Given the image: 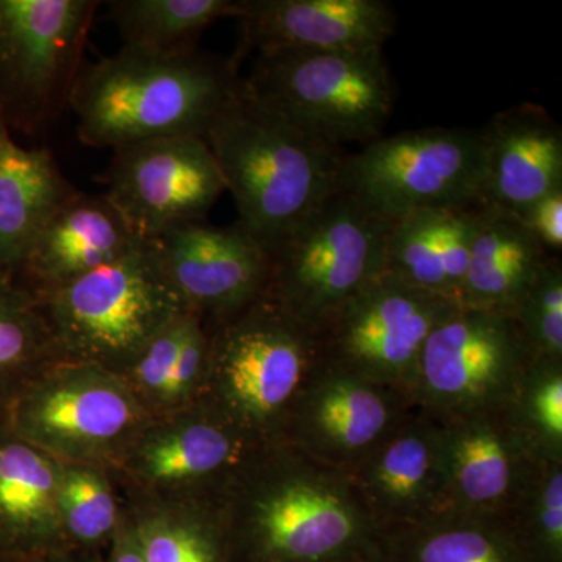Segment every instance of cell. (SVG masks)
<instances>
[{"instance_id": "obj_39", "label": "cell", "mask_w": 562, "mask_h": 562, "mask_svg": "<svg viewBox=\"0 0 562 562\" xmlns=\"http://www.w3.org/2000/svg\"><path fill=\"white\" fill-rule=\"evenodd\" d=\"M0 562H22V561L14 560V558L9 557V554L0 552Z\"/></svg>"}, {"instance_id": "obj_11", "label": "cell", "mask_w": 562, "mask_h": 562, "mask_svg": "<svg viewBox=\"0 0 562 562\" xmlns=\"http://www.w3.org/2000/svg\"><path fill=\"white\" fill-rule=\"evenodd\" d=\"M531 361L513 313L458 305L425 341L409 398L439 420L502 408Z\"/></svg>"}, {"instance_id": "obj_12", "label": "cell", "mask_w": 562, "mask_h": 562, "mask_svg": "<svg viewBox=\"0 0 562 562\" xmlns=\"http://www.w3.org/2000/svg\"><path fill=\"white\" fill-rule=\"evenodd\" d=\"M261 446L195 403L150 417L111 473L122 490L146 497L217 506Z\"/></svg>"}, {"instance_id": "obj_28", "label": "cell", "mask_w": 562, "mask_h": 562, "mask_svg": "<svg viewBox=\"0 0 562 562\" xmlns=\"http://www.w3.org/2000/svg\"><path fill=\"white\" fill-rule=\"evenodd\" d=\"M109 18L125 47L179 54L198 49L214 22L238 16L239 0H111Z\"/></svg>"}, {"instance_id": "obj_20", "label": "cell", "mask_w": 562, "mask_h": 562, "mask_svg": "<svg viewBox=\"0 0 562 562\" xmlns=\"http://www.w3.org/2000/svg\"><path fill=\"white\" fill-rule=\"evenodd\" d=\"M139 241L105 195L77 190L36 236L13 280L40 303Z\"/></svg>"}, {"instance_id": "obj_3", "label": "cell", "mask_w": 562, "mask_h": 562, "mask_svg": "<svg viewBox=\"0 0 562 562\" xmlns=\"http://www.w3.org/2000/svg\"><path fill=\"white\" fill-rule=\"evenodd\" d=\"M239 224L271 251L339 190L346 151L303 131L244 88L206 131Z\"/></svg>"}, {"instance_id": "obj_31", "label": "cell", "mask_w": 562, "mask_h": 562, "mask_svg": "<svg viewBox=\"0 0 562 562\" xmlns=\"http://www.w3.org/2000/svg\"><path fill=\"white\" fill-rule=\"evenodd\" d=\"M509 414L546 460H562V360L532 358Z\"/></svg>"}, {"instance_id": "obj_27", "label": "cell", "mask_w": 562, "mask_h": 562, "mask_svg": "<svg viewBox=\"0 0 562 562\" xmlns=\"http://www.w3.org/2000/svg\"><path fill=\"white\" fill-rule=\"evenodd\" d=\"M120 492L146 562H232L216 506Z\"/></svg>"}, {"instance_id": "obj_26", "label": "cell", "mask_w": 562, "mask_h": 562, "mask_svg": "<svg viewBox=\"0 0 562 562\" xmlns=\"http://www.w3.org/2000/svg\"><path fill=\"white\" fill-rule=\"evenodd\" d=\"M383 562H531L501 517L441 513L380 532Z\"/></svg>"}, {"instance_id": "obj_34", "label": "cell", "mask_w": 562, "mask_h": 562, "mask_svg": "<svg viewBox=\"0 0 562 562\" xmlns=\"http://www.w3.org/2000/svg\"><path fill=\"white\" fill-rule=\"evenodd\" d=\"M187 322L188 312L181 313L158 331L122 372V380L150 417L161 416L165 409L166 394L179 358Z\"/></svg>"}, {"instance_id": "obj_33", "label": "cell", "mask_w": 562, "mask_h": 562, "mask_svg": "<svg viewBox=\"0 0 562 562\" xmlns=\"http://www.w3.org/2000/svg\"><path fill=\"white\" fill-rule=\"evenodd\" d=\"M532 358L562 360V262L550 257L514 308Z\"/></svg>"}, {"instance_id": "obj_5", "label": "cell", "mask_w": 562, "mask_h": 562, "mask_svg": "<svg viewBox=\"0 0 562 562\" xmlns=\"http://www.w3.org/2000/svg\"><path fill=\"white\" fill-rule=\"evenodd\" d=\"M61 360L122 375L147 342L187 312L154 241L40 302Z\"/></svg>"}, {"instance_id": "obj_6", "label": "cell", "mask_w": 562, "mask_h": 562, "mask_svg": "<svg viewBox=\"0 0 562 562\" xmlns=\"http://www.w3.org/2000/svg\"><path fill=\"white\" fill-rule=\"evenodd\" d=\"M257 54L244 88L292 124L341 149L382 136L395 102L383 50Z\"/></svg>"}, {"instance_id": "obj_1", "label": "cell", "mask_w": 562, "mask_h": 562, "mask_svg": "<svg viewBox=\"0 0 562 562\" xmlns=\"http://www.w3.org/2000/svg\"><path fill=\"white\" fill-rule=\"evenodd\" d=\"M216 508L232 562H350L379 546L349 473L283 441L251 454Z\"/></svg>"}, {"instance_id": "obj_16", "label": "cell", "mask_w": 562, "mask_h": 562, "mask_svg": "<svg viewBox=\"0 0 562 562\" xmlns=\"http://www.w3.org/2000/svg\"><path fill=\"white\" fill-rule=\"evenodd\" d=\"M154 243L184 310L209 325L268 294L271 255L238 221L228 227L184 222Z\"/></svg>"}, {"instance_id": "obj_7", "label": "cell", "mask_w": 562, "mask_h": 562, "mask_svg": "<svg viewBox=\"0 0 562 562\" xmlns=\"http://www.w3.org/2000/svg\"><path fill=\"white\" fill-rule=\"evenodd\" d=\"M392 222L338 191L271 251L268 295L317 328L386 268Z\"/></svg>"}, {"instance_id": "obj_9", "label": "cell", "mask_w": 562, "mask_h": 562, "mask_svg": "<svg viewBox=\"0 0 562 562\" xmlns=\"http://www.w3.org/2000/svg\"><path fill=\"white\" fill-rule=\"evenodd\" d=\"M99 0H0V124L33 136L69 109Z\"/></svg>"}, {"instance_id": "obj_29", "label": "cell", "mask_w": 562, "mask_h": 562, "mask_svg": "<svg viewBox=\"0 0 562 562\" xmlns=\"http://www.w3.org/2000/svg\"><path fill=\"white\" fill-rule=\"evenodd\" d=\"M61 361L43 310L0 272V417L35 376Z\"/></svg>"}, {"instance_id": "obj_32", "label": "cell", "mask_w": 562, "mask_h": 562, "mask_svg": "<svg viewBox=\"0 0 562 562\" xmlns=\"http://www.w3.org/2000/svg\"><path fill=\"white\" fill-rule=\"evenodd\" d=\"M506 522L531 562H562V460L539 464Z\"/></svg>"}, {"instance_id": "obj_30", "label": "cell", "mask_w": 562, "mask_h": 562, "mask_svg": "<svg viewBox=\"0 0 562 562\" xmlns=\"http://www.w3.org/2000/svg\"><path fill=\"white\" fill-rule=\"evenodd\" d=\"M58 520L66 549L105 553L124 516L120 487L110 469L61 462Z\"/></svg>"}, {"instance_id": "obj_10", "label": "cell", "mask_w": 562, "mask_h": 562, "mask_svg": "<svg viewBox=\"0 0 562 562\" xmlns=\"http://www.w3.org/2000/svg\"><path fill=\"white\" fill-rule=\"evenodd\" d=\"M483 144L473 128L427 127L380 136L347 154L339 190L384 220L482 203Z\"/></svg>"}, {"instance_id": "obj_24", "label": "cell", "mask_w": 562, "mask_h": 562, "mask_svg": "<svg viewBox=\"0 0 562 562\" xmlns=\"http://www.w3.org/2000/svg\"><path fill=\"white\" fill-rule=\"evenodd\" d=\"M76 192L49 149H24L0 124V272L14 276L36 236Z\"/></svg>"}, {"instance_id": "obj_8", "label": "cell", "mask_w": 562, "mask_h": 562, "mask_svg": "<svg viewBox=\"0 0 562 562\" xmlns=\"http://www.w3.org/2000/svg\"><path fill=\"white\" fill-rule=\"evenodd\" d=\"M150 419L117 373L61 360L32 380L0 417L60 462L113 471Z\"/></svg>"}, {"instance_id": "obj_23", "label": "cell", "mask_w": 562, "mask_h": 562, "mask_svg": "<svg viewBox=\"0 0 562 562\" xmlns=\"http://www.w3.org/2000/svg\"><path fill=\"white\" fill-rule=\"evenodd\" d=\"M479 205L417 211L392 222L384 273L458 305Z\"/></svg>"}, {"instance_id": "obj_21", "label": "cell", "mask_w": 562, "mask_h": 562, "mask_svg": "<svg viewBox=\"0 0 562 562\" xmlns=\"http://www.w3.org/2000/svg\"><path fill=\"white\" fill-rule=\"evenodd\" d=\"M480 135L486 205L519 214L562 188V128L543 106L522 103L503 110Z\"/></svg>"}, {"instance_id": "obj_36", "label": "cell", "mask_w": 562, "mask_h": 562, "mask_svg": "<svg viewBox=\"0 0 562 562\" xmlns=\"http://www.w3.org/2000/svg\"><path fill=\"white\" fill-rule=\"evenodd\" d=\"M105 562H146L125 509L120 527L106 549Z\"/></svg>"}, {"instance_id": "obj_15", "label": "cell", "mask_w": 562, "mask_h": 562, "mask_svg": "<svg viewBox=\"0 0 562 562\" xmlns=\"http://www.w3.org/2000/svg\"><path fill=\"white\" fill-rule=\"evenodd\" d=\"M416 408L405 392L369 382L321 358L288 414L280 441L350 473Z\"/></svg>"}, {"instance_id": "obj_17", "label": "cell", "mask_w": 562, "mask_h": 562, "mask_svg": "<svg viewBox=\"0 0 562 562\" xmlns=\"http://www.w3.org/2000/svg\"><path fill=\"white\" fill-rule=\"evenodd\" d=\"M443 513L508 519L546 458L508 406L441 420Z\"/></svg>"}, {"instance_id": "obj_35", "label": "cell", "mask_w": 562, "mask_h": 562, "mask_svg": "<svg viewBox=\"0 0 562 562\" xmlns=\"http://www.w3.org/2000/svg\"><path fill=\"white\" fill-rule=\"evenodd\" d=\"M516 216L550 257H560L562 250V188L532 202Z\"/></svg>"}, {"instance_id": "obj_37", "label": "cell", "mask_w": 562, "mask_h": 562, "mask_svg": "<svg viewBox=\"0 0 562 562\" xmlns=\"http://www.w3.org/2000/svg\"><path fill=\"white\" fill-rule=\"evenodd\" d=\"M33 562H105V553L74 552V550H66V552L50 554V557Z\"/></svg>"}, {"instance_id": "obj_13", "label": "cell", "mask_w": 562, "mask_h": 562, "mask_svg": "<svg viewBox=\"0 0 562 562\" xmlns=\"http://www.w3.org/2000/svg\"><path fill=\"white\" fill-rule=\"evenodd\" d=\"M454 306L383 272L317 328L322 361L408 394L425 341Z\"/></svg>"}, {"instance_id": "obj_25", "label": "cell", "mask_w": 562, "mask_h": 562, "mask_svg": "<svg viewBox=\"0 0 562 562\" xmlns=\"http://www.w3.org/2000/svg\"><path fill=\"white\" fill-rule=\"evenodd\" d=\"M549 258L516 214L480 203L458 305L513 313Z\"/></svg>"}, {"instance_id": "obj_2", "label": "cell", "mask_w": 562, "mask_h": 562, "mask_svg": "<svg viewBox=\"0 0 562 562\" xmlns=\"http://www.w3.org/2000/svg\"><path fill=\"white\" fill-rule=\"evenodd\" d=\"M241 80L233 58L124 46L81 68L69 109L81 143L99 149L169 136L205 138Z\"/></svg>"}, {"instance_id": "obj_38", "label": "cell", "mask_w": 562, "mask_h": 562, "mask_svg": "<svg viewBox=\"0 0 562 562\" xmlns=\"http://www.w3.org/2000/svg\"><path fill=\"white\" fill-rule=\"evenodd\" d=\"M350 562H383L380 560L379 554L371 553V554H364V557L357 558V560L350 561Z\"/></svg>"}, {"instance_id": "obj_19", "label": "cell", "mask_w": 562, "mask_h": 562, "mask_svg": "<svg viewBox=\"0 0 562 562\" xmlns=\"http://www.w3.org/2000/svg\"><path fill=\"white\" fill-rule=\"evenodd\" d=\"M241 41L233 61L251 50H383L395 33L383 0H239Z\"/></svg>"}, {"instance_id": "obj_4", "label": "cell", "mask_w": 562, "mask_h": 562, "mask_svg": "<svg viewBox=\"0 0 562 562\" xmlns=\"http://www.w3.org/2000/svg\"><path fill=\"white\" fill-rule=\"evenodd\" d=\"M209 328L199 405L255 441H280L299 392L321 361L317 333L268 294Z\"/></svg>"}, {"instance_id": "obj_18", "label": "cell", "mask_w": 562, "mask_h": 562, "mask_svg": "<svg viewBox=\"0 0 562 562\" xmlns=\"http://www.w3.org/2000/svg\"><path fill=\"white\" fill-rule=\"evenodd\" d=\"M349 475L380 532L443 513L441 420L414 409Z\"/></svg>"}, {"instance_id": "obj_14", "label": "cell", "mask_w": 562, "mask_h": 562, "mask_svg": "<svg viewBox=\"0 0 562 562\" xmlns=\"http://www.w3.org/2000/svg\"><path fill=\"white\" fill-rule=\"evenodd\" d=\"M113 151L102 194L144 241L184 222L205 221L227 191L202 136L140 140Z\"/></svg>"}, {"instance_id": "obj_22", "label": "cell", "mask_w": 562, "mask_h": 562, "mask_svg": "<svg viewBox=\"0 0 562 562\" xmlns=\"http://www.w3.org/2000/svg\"><path fill=\"white\" fill-rule=\"evenodd\" d=\"M60 465L0 422V552L33 562L68 550L57 509Z\"/></svg>"}]
</instances>
